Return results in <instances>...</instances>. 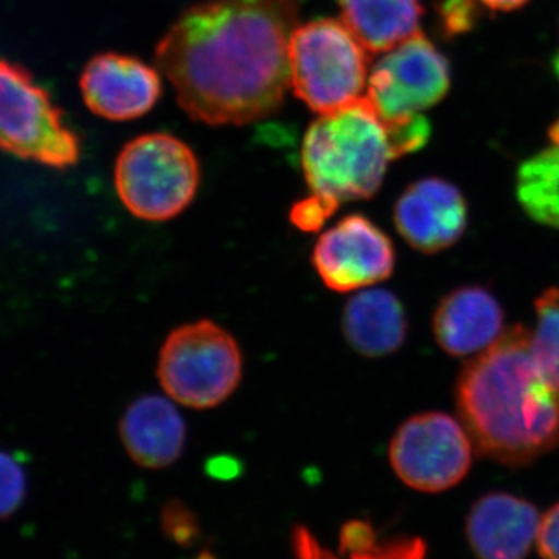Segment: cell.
Listing matches in <instances>:
<instances>
[{
	"mask_svg": "<svg viewBox=\"0 0 559 559\" xmlns=\"http://www.w3.org/2000/svg\"><path fill=\"white\" fill-rule=\"evenodd\" d=\"M297 25L294 0H204L165 33L157 66L191 119L210 127L253 123L282 108Z\"/></svg>",
	"mask_w": 559,
	"mask_h": 559,
	"instance_id": "obj_1",
	"label": "cell"
},
{
	"mask_svg": "<svg viewBox=\"0 0 559 559\" xmlns=\"http://www.w3.org/2000/svg\"><path fill=\"white\" fill-rule=\"evenodd\" d=\"M455 400L471 440L495 462L524 466L559 444V381L536 358L525 326L506 330L465 364Z\"/></svg>",
	"mask_w": 559,
	"mask_h": 559,
	"instance_id": "obj_2",
	"label": "cell"
},
{
	"mask_svg": "<svg viewBox=\"0 0 559 559\" xmlns=\"http://www.w3.org/2000/svg\"><path fill=\"white\" fill-rule=\"evenodd\" d=\"M300 159L310 194L337 210L345 202L373 198L396 156L388 127L364 95L312 121Z\"/></svg>",
	"mask_w": 559,
	"mask_h": 559,
	"instance_id": "obj_3",
	"label": "cell"
},
{
	"mask_svg": "<svg viewBox=\"0 0 559 559\" xmlns=\"http://www.w3.org/2000/svg\"><path fill=\"white\" fill-rule=\"evenodd\" d=\"M290 90L314 112L329 114L364 97L369 51L344 22L316 20L297 25L289 40Z\"/></svg>",
	"mask_w": 559,
	"mask_h": 559,
	"instance_id": "obj_4",
	"label": "cell"
},
{
	"mask_svg": "<svg viewBox=\"0 0 559 559\" xmlns=\"http://www.w3.org/2000/svg\"><path fill=\"white\" fill-rule=\"evenodd\" d=\"M200 162L182 140L165 132L132 139L120 151L114 183L131 215L151 223L179 216L197 197Z\"/></svg>",
	"mask_w": 559,
	"mask_h": 559,
	"instance_id": "obj_5",
	"label": "cell"
},
{
	"mask_svg": "<svg viewBox=\"0 0 559 559\" xmlns=\"http://www.w3.org/2000/svg\"><path fill=\"white\" fill-rule=\"evenodd\" d=\"M241 377L240 345L212 320L178 326L162 345L157 378L180 406L197 411L219 406L238 389Z\"/></svg>",
	"mask_w": 559,
	"mask_h": 559,
	"instance_id": "obj_6",
	"label": "cell"
},
{
	"mask_svg": "<svg viewBox=\"0 0 559 559\" xmlns=\"http://www.w3.org/2000/svg\"><path fill=\"white\" fill-rule=\"evenodd\" d=\"M0 148L51 168L80 159V140L49 92L20 64L0 58Z\"/></svg>",
	"mask_w": 559,
	"mask_h": 559,
	"instance_id": "obj_7",
	"label": "cell"
},
{
	"mask_svg": "<svg viewBox=\"0 0 559 559\" xmlns=\"http://www.w3.org/2000/svg\"><path fill=\"white\" fill-rule=\"evenodd\" d=\"M390 465L407 487L447 491L465 479L473 463V444L465 426L443 412H426L396 430Z\"/></svg>",
	"mask_w": 559,
	"mask_h": 559,
	"instance_id": "obj_8",
	"label": "cell"
},
{
	"mask_svg": "<svg viewBox=\"0 0 559 559\" xmlns=\"http://www.w3.org/2000/svg\"><path fill=\"white\" fill-rule=\"evenodd\" d=\"M451 86L447 58L421 33L385 51L369 75L366 97L382 121L421 114L443 100Z\"/></svg>",
	"mask_w": 559,
	"mask_h": 559,
	"instance_id": "obj_9",
	"label": "cell"
},
{
	"mask_svg": "<svg viewBox=\"0 0 559 559\" xmlns=\"http://www.w3.org/2000/svg\"><path fill=\"white\" fill-rule=\"evenodd\" d=\"M311 261L326 288L353 293L385 282L395 270L396 255L378 224L353 213L320 235Z\"/></svg>",
	"mask_w": 559,
	"mask_h": 559,
	"instance_id": "obj_10",
	"label": "cell"
},
{
	"mask_svg": "<svg viewBox=\"0 0 559 559\" xmlns=\"http://www.w3.org/2000/svg\"><path fill=\"white\" fill-rule=\"evenodd\" d=\"M84 103L92 112L114 121L134 120L156 106L162 95L159 72L130 55H97L80 79Z\"/></svg>",
	"mask_w": 559,
	"mask_h": 559,
	"instance_id": "obj_11",
	"label": "cell"
},
{
	"mask_svg": "<svg viewBox=\"0 0 559 559\" xmlns=\"http://www.w3.org/2000/svg\"><path fill=\"white\" fill-rule=\"evenodd\" d=\"M393 221L401 237L423 253L450 249L465 234L468 207L450 180L419 179L400 194Z\"/></svg>",
	"mask_w": 559,
	"mask_h": 559,
	"instance_id": "obj_12",
	"label": "cell"
},
{
	"mask_svg": "<svg viewBox=\"0 0 559 559\" xmlns=\"http://www.w3.org/2000/svg\"><path fill=\"white\" fill-rule=\"evenodd\" d=\"M540 524L535 506L509 492L481 496L468 514L466 535L477 559H524Z\"/></svg>",
	"mask_w": 559,
	"mask_h": 559,
	"instance_id": "obj_13",
	"label": "cell"
},
{
	"mask_svg": "<svg viewBox=\"0 0 559 559\" xmlns=\"http://www.w3.org/2000/svg\"><path fill=\"white\" fill-rule=\"evenodd\" d=\"M433 334L448 355H479L498 342L503 330L499 300L481 286L451 290L433 314Z\"/></svg>",
	"mask_w": 559,
	"mask_h": 559,
	"instance_id": "obj_14",
	"label": "cell"
},
{
	"mask_svg": "<svg viewBox=\"0 0 559 559\" xmlns=\"http://www.w3.org/2000/svg\"><path fill=\"white\" fill-rule=\"evenodd\" d=\"M128 455L139 466L162 469L178 462L187 441V426L175 401L145 395L132 401L120 421Z\"/></svg>",
	"mask_w": 559,
	"mask_h": 559,
	"instance_id": "obj_15",
	"label": "cell"
},
{
	"mask_svg": "<svg viewBox=\"0 0 559 559\" xmlns=\"http://www.w3.org/2000/svg\"><path fill=\"white\" fill-rule=\"evenodd\" d=\"M342 330L349 347L367 358H382L403 347L407 337L406 311L388 289L360 290L345 305Z\"/></svg>",
	"mask_w": 559,
	"mask_h": 559,
	"instance_id": "obj_16",
	"label": "cell"
},
{
	"mask_svg": "<svg viewBox=\"0 0 559 559\" xmlns=\"http://www.w3.org/2000/svg\"><path fill=\"white\" fill-rule=\"evenodd\" d=\"M342 22L369 53L392 50L419 33V0H340Z\"/></svg>",
	"mask_w": 559,
	"mask_h": 559,
	"instance_id": "obj_17",
	"label": "cell"
},
{
	"mask_svg": "<svg viewBox=\"0 0 559 559\" xmlns=\"http://www.w3.org/2000/svg\"><path fill=\"white\" fill-rule=\"evenodd\" d=\"M296 559H425L426 544L419 538H378L366 521H349L341 530L340 554L323 547L307 527L293 530Z\"/></svg>",
	"mask_w": 559,
	"mask_h": 559,
	"instance_id": "obj_18",
	"label": "cell"
},
{
	"mask_svg": "<svg viewBox=\"0 0 559 559\" xmlns=\"http://www.w3.org/2000/svg\"><path fill=\"white\" fill-rule=\"evenodd\" d=\"M516 198L530 218L559 229V143L522 162Z\"/></svg>",
	"mask_w": 559,
	"mask_h": 559,
	"instance_id": "obj_19",
	"label": "cell"
},
{
	"mask_svg": "<svg viewBox=\"0 0 559 559\" xmlns=\"http://www.w3.org/2000/svg\"><path fill=\"white\" fill-rule=\"evenodd\" d=\"M536 330L533 349L547 373L559 381V289L549 288L535 301Z\"/></svg>",
	"mask_w": 559,
	"mask_h": 559,
	"instance_id": "obj_20",
	"label": "cell"
},
{
	"mask_svg": "<svg viewBox=\"0 0 559 559\" xmlns=\"http://www.w3.org/2000/svg\"><path fill=\"white\" fill-rule=\"evenodd\" d=\"M27 471L24 462L0 450V521L16 514L27 499Z\"/></svg>",
	"mask_w": 559,
	"mask_h": 559,
	"instance_id": "obj_21",
	"label": "cell"
},
{
	"mask_svg": "<svg viewBox=\"0 0 559 559\" xmlns=\"http://www.w3.org/2000/svg\"><path fill=\"white\" fill-rule=\"evenodd\" d=\"M385 127H388L390 142H392L396 159L421 150L430 138L429 120L423 114L388 121Z\"/></svg>",
	"mask_w": 559,
	"mask_h": 559,
	"instance_id": "obj_22",
	"label": "cell"
},
{
	"mask_svg": "<svg viewBox=\"0 0 559 559\" xmlns=\"http://www.w3.org/2000/svg\"><path fill=\"white\" fill-rule=\"evenodd\" d=\"M162 530L179 546L189 547L200 539V522L178 499L165 503L162 509Z\"/></svg>",
	"mask_w": 559,
	"mask_h": 559,
	"instance_id": "obj_23",
	"label": "cell"
},
{
	"mask_svg": "<svg viewBox=\"0 0 559 559\" xmlns=\"http://www.w3.org/2000/svg\"><path fill=\"white\" fill-rule=\"evenodd\" d=\"M337 212L329 202L320 200L314 194H308L304 200L297 201L289 212L293 226L301 231H316L325 226L326 221Z\"/></svg>",
	"mask_w": 559,
	"mask_h": 559,
	"instance_id": "obj_24",
	"label": "cell"
},
{
	"mask_svg": "<svg viewBox=\"0 0 559 559\" xmlns=\"http://www.w3.org/2000/svg\"><path fill=\"white\" fill-rule=\"evenodd\" d=\"M441 27L448 36L463 35L473 31L477 21L474 0H441L439 5Z\"/></svg>",
	"mask_w": 559,
	"mask_h": 559,
	"instance_id": "obj_25",
	"label": "cell"
},
{
	"mask_svg": "<svg viewBox=\"0 0 559 559\" xmlns=\"http://www.w3.org/2000/svg\"><path fill=\"white\" fill-rule=\"evenodd\" d=\"M536 543L540 557L559 559V502L540 518Z\"/></svg>",
	"mask_w": 559,
	"mask_h": 559,
	"instance_id": "obj_26",
	"label": "cell"
},
{
	"mask_svg": "<svg viewBox=\"0 0 559 559\" xmlns=\"http://www.w3.org/2000/svg\"><path fill=\"white\" fill-rule=\"evenodd\" d=\"M479 2L491 11H514L524 7L530 0H479Z\"/></svg>",
	"mask_w": 559,
	"mask_h": 559,
	"instance_id": "obj_27",
	"label": "cell"
},
{
	"mask_svg": "<svg viewBox=\"0 0 559 559\" xmlns=\"http://www.w3.org/2000/svg\"><path fill=\"white\" fill-rule=\"evenodd\" d=\"M200 559H213L212 555L204 554Z\"/></svg>",
	"mask_w": 559,
	"mask_h": 559,
	"instance_id": "obj_28",
	"label": "cell"
}]
</instances>
